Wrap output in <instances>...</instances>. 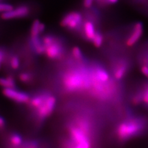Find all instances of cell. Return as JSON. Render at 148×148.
<instances>
[{
  "label": "cell",
  "instance_id": "d4e9b609",
  "mask_svg": "<svg viewBox=\"0 0 148 148\" xmlns=\"http://www.w3.org/2000/svg\"><path fill=\"white\" fill-rule=\"evenodd\" d=\"M5 119L2 117H1V119H0V126H1V128H2L3 127L5 126Z\"/></svg>",
  "mask_w": 148,
  "mask_h": 148
},
{
  "label": "cell",
  "instance_id": "8fae6325",
  "mask_svg": "<svg viewBox=\"0 0 148 148\" xmlns=\"http://www.w3.org/2000/svg\"><path fill=\"white\" fill-rule=\"evenodd\" d=\"M84 32L88 40H93L96 32L95 26L91 21H87L84 24Z\"/></svg>",
  "mask_w": 148,
  "mask_h": 148
},
{
  "label": "cell",
  "instance_id": "603a6c76",
  "mask_svg": "<svg viewBox=\"0 0 148 148\" xmlns=\"http://www.w3.org/2000/svg\"><path fill=\"white\" fill-rule=\"evenodd\" d=\"M140 71L144 76L148 78V66L147 65H142L140 68Z\"/></svg>",
  "mask_w": 148,
  "mask_h": 148
},
{
  "label": "cell",
  "instance_id": "ffe728a7",
  "mask_svg": "<svg viewBox=\"0 0 148 148\" xmlns=\"http://www.w3.org/2000/svg\"><path fill=\"white\" fill-rule=\"evenodd\" d=\"M55 41V40L53 37L50 36H47L43 38V43L45 45V47H47L48 46L51 45Z\"/></svg>",
  "mask_w": 148,
  "mask_h": 148
},
{
  "label": "cell",
  "instance_id": "e0dca14e",
  "mask_svg": "<svg viewBox=\"0 0 148 148\" xmlns=\"http://www.w3.org/2000/svg\"><path fill=\"white\" fill-rule=\"evenodd\" d=\"M92 41L95 47H101L103 43V37L101 34L97 32L95 34V37L93 38Z\"/></svg>",
  "mask_w": 148,
  "mask_h": 148
},
{
  "label": "cell",
  "instance_id": "6da1fadb",
  "mask_svg": "<svg viewBox=\"0 0 148 148\" xmlns=\"http://www.w3.org/2000/svg\"><path fill=\"white\" fill-rule=\"evenodd\" d=\"M94 126L88 117L78 116L69 122L62 148H95Z\"/></svg>",
  "mask_w": 148,
  "mask_h": 148
},
{
  "label": "cell",
  "instance_id": "83f0119b",
  "mask_svg": "<svg viewBox=\"0 0 148 148\" xmlns=\"http://www.w3.org/2000/svg\"><path fill=\"white\" fill-rule=\"evenodd\" d=\"M98 1H99V2H106V0H98Z\"/></svg>",
  "mask_w": 148,
  "mask_h": 148
},
{
  "label": "cell",
  "instance_id": "9a60e30c",
  "mask_svg": "<svg viewBox=\"0 0 148 148\" xmlns=\"http://www.w3.org/2000/svg\"><path fill=\"white\" fill-rule=\"evenodd\" d=\"M142 96V104L148 109V82L140 88Z\"/></svg>",
  "mask_w": 148,
  "mask_h": 148
},
{
  "label": "cell",
  "instance_id": "484cf974",
  "mask_svg": "<svg viewBox=\"0 0 148 148\" xmlns=\"http://www.w3.org/2000/svg\"><path fill=\"white\" fill-rule=\"evenodd\" d=\"M3 57H4L3 53L2 51H1V52H0V62H1V63H2V62L3 60Z\"/></svg>",
  "mask_w": 148,
  "mask_h": 148
},
{
  "label": "cell",
  "instance_id": "ac0fdd59",
  "mask_svg": "<svg viewBox=\"0 0 148 148\" xmlns=\"http://www.w3.org/2000/svg\"><path fill=\"white\" fill-rule=\"evenodd\" d=\"M13 10L12 5L7 3H2L0 5V11L3 13H7L11 12Z\"/></svg>",
  "mask_w": 148,
  "mask_h": 148
},
{
  "label": "cell",
  "instance_id": "9c48e42d",
  "mask_svg": "<svg viewBox=\"0 0 148 148\" xmlns=\"http://www.w3.org/2000/svg\"><path fill=\"white\" fill-rule=\"evenodd\" d=\"M45 52L49 58H57L61 55L62 48L58 43L54 41L51 45L46 47Z\"/></svg>",
  "mask_w": 148,
  "mask_h": 148
},
{
  "label": "cell",
  "instance_id": "5b68a950",
  "mask_svg": "<svg viewBox=\"0 0 148 148\" xmlns=\"http://www.w3.org/2000/svg\"><path fill=\"white\" fill-rule=\"evenodd\" d=\"M3 95L6 98L17 103H27L29 102L30 98L27 93L13 88H3Z\"/></svg>",
  "mask_w": 148,
  "mask_h": 148
},
{
  "label": "cell",
  "instance_id": "7c38bea8",
  "mask_svg": "<svg viewBox=\"0 0 148 148\" xmlns=\"http://www.w3.org/2000/svg\"><path fill=\"white\" fill-rule=\"evenodd\" d=\"M9 142L12 147L17 148L21 146L23 144V138L20 134L18 133H13L10 137Z\"/></svg>",
  "mask_w": 148,
  "mask_h": 148
},
{
  "label": "cell",
  "instance_id": "7a4b0ae2",
  "mask_svg": "<svg viewBox=\"0 0 148 148\" xmlns=\"http://www.w3.org/2000/svg\"><path fill=\"white\" fill-rule=\"evenodd\" d=\"M148 119L145 117L130 115L117 126L115 136L120 142H126L138 137L147 131Z\"/></svg>",
  "mask_w": 148,
  "mask_h": 148
},
{
  "label": "cell",
  "instance_id": "2e32d148",
  "mask_svg": "<svg viewBox=\"0 0 148 148\" xmlns=\"http://www.w3.org/2000/svg\"><path fill=\"white\" fill-rule=\"evenodd\" d=\"M40 24L41 22L38 20H35L34 21L31 29L32 37H37L41 33L40 30Z\"/></svg>",
  "mask_w": 148,
  "mask_h": 148
},
{
  "label": "cell",
  "instance_id": "4316f807",
  "mask_svg": "<svg viewBox=\"0 0 148 148\" xmlns=\"http://www.w3.org/2000/svg\"><path fill=\"white\" fill-rule=\"evenodd\" d=\"M118 0H106V1L108 3H115L117 2Z\"/></svg>",
  "mask_w": 148,
  "mask_h": 148
},
{
  "label": "cell",
  "instance_id": "277c9868",
  "mask_svg": "<svg viewBox=\"0 0 148 148\" xmlns=\"http://www.w3.org/2000/svg\"><path fill=\"white\" fill-rule=\"evenodd\" d=\"M29 101L37 119L43 120L52 114L57 100L54 95L45 92L36 95Z\"/></svg>",
  "mask_w": 148,
  "mask_h": 148
},
{
  "label": "cell",
  "instance_id": "7402d4cb",
  "mask_svg": "<svg viewBox=\"0 0 148 148\" xmlns=\"http://www.w3.org/2000/svg\"><path fill=\"white\" fill-rule=\"evenodd\" d=\"M10 63H11V67L13 69H18L19 66V61L16 57H14L11 59Z\"/></svg>",
  "mask_w": 148,
  "mask_h": 148
},
{
  "label": "cell",
  "instance_id": "30bf717a",
  "mask_svg": "<svg viewBox=\"0 0 148 148\" xmlns=\"http://www.w3.org/2000/svg\"><path fill=\"white\" fill-rule=\"evenodd\" d=\"M127 66L126 64H120L117 65L114 71V77L117 80L122 79L127 73Z\"/></svg>",
  "mask_w": 148,
  "mask_h": 148
},
{
  "label": "cell",
  "instance_id": "8992f818",
  "mask_svg": "<svg viewBox=\"0 0 148 148\" xmlns=\"http://www.w3.org/2000/svg\"><path fill=\"white\" fill-rule=\"evenodd\" d=\"M82 20L81 14L78 12H71L65 16L61 21L62 26L68 27L71 29L77 28Z\"/></svg>",
  "mask_w": 148,
  "mask_h": 148
},
{
  "label": "cell",
  "instance_id": "d6986e66",
  "mask_svg": "<svg viewBox=\"0 0 148 148\" xmlns=\"http://www.w3.org/2000/svg\"><path fill=\"white\" fill-rule=\"evenodd\" d=\"M72 53L74 57L77 59L79 60L82 58L81 51L79 47H74L72 50Z\"/></svg>",
  "mask_w": 148,
  "mask_h": 148
},
{
  "label": "cell",
  "instance_id": "ba28073f",
  "mask_svg": "<svg viewBox=\"0 0 148 148\" xmlns=\"http://www.w3.org/2000/svg\"><path fill=\"white\" fill-rule=\"evenodd\" d=\"M29 13V10L27 6H21L12 11L2 14V18L3 19H10L12 18H21L27 16Z\"/></svg>",
  "mask_w": 148,
  "mask_h": 148
},
{
  "label": "cell",
  "instance_id": "44dd1931",
  "mask_svg": "<svg viewBox=\"0 0 148 148\" xmlns=\"http://www.w3.org/2000/svg\"><path fill=\"white\" fill-rule=\"evenodd\" d=\"M19 79L21 82L27 83L31 80V76L27 73H22L19 75Z\"/></svg>",
  "mask_w": 148,
  "mask_h": 148
},
{
  "label": "cell",
  "instance_id": "4fadbf2b",
  "mask_svg": "<svg viewBox=\"0 0 148 148\" xmlns=\"http://www.w3.org/2000/svg\"><path fill=\"white\" fill-rule=\"evenodd\" d=\"M32 43L36 53L41 54L45 52L46 47L45 45L40 42V40L38 38V36L32 37Z\"/></svg>",
  "mask_w": 148,
  "mask_h": 148
},
{
  "label": "cell",
  "instance_id": "cb8c5ba5",
  "mask_svg": "<svg viewBox=\"0 0 148 148\" xmlns=\"http://www.w3.org/2000/svg\"><path fill=\"white\" fill-rule=\"evenodd\" d=\"M93 2V0H84V5L85 7L86 8H90L92 5Z\"/></svg>",
  "mask_w": 148,
  "mask_h": 148
},
{
  "label": "cell",
  "instance_id": "3957f363",
  "mask_svg": "<svg viewBox=\"0 0 148 148\" xmlns=\"http://www.w3.org/2000/svg\"><path fill=\"white\" fill-rule=\"evenodd\" d=\"M63 86L65 90L69 93L89 90L90 76L82 70H70L64 75Z\"/></svg>",
  "mask_w": 148,
  "mask_h": 148
},
{
  "label": "cell",
  "instance_id": "5bb4252c",
  "mask_svg": "<svg viewBox=\"0 0 148 148\" xmlns=\"http://www.w3.org/2000/svg\"><path fill=\"white\" fill-rule=\"evenodd\" d=\"M0 84L4 88H15L16 86L14 80L11 76L2 78L0 80Z\"/></svg>",
  "mask_w": 148,
  "mask_h": 148
},
{
  "label": "cell",
  "instance_id": "52a82bcc",
  "mask_svg": "<svg viewBox=\"0 0 148 148\" xmlns=\"http://www.w3.org/2000/svg\"><path fill=\"white\" fill-rule=\"evenodd\" d=\"M143 33V24L140 22L136 23L133 27L132 34L127 39L126 41L127 46H133L134 44H136L142 37Z\"/></svg>",
  "mask_w": 148,
  "mask_h": 148
}]
</instances>
